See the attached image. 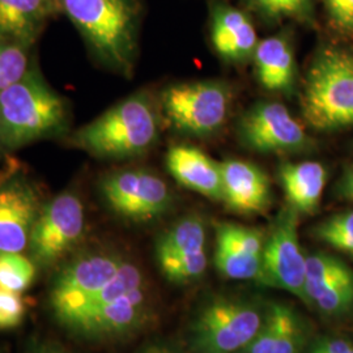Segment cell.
Instances as JSON below:
<instances>
[{"mask_svg": "<svg viewBox=\"0 0 353 353\" xmlns=\"http://www.w3.org/2000/svg\"><path fill=\"white\" fill-rule=\"evenodd\" d=\"M70 105L34 65L20 81L0 92V153L71 132Z\"/></svg>", "mask_w": 353, "mask_h": 353, "instance_id": "6da1fadb", "label": "cell"}, {"mask_svg": "<svg viewBox=\"0 0 353 353\" xmlns=\"http://www.w3.org/2000/svg\"><path fill=\"white\" fill-rule=\"evenodd\" d=\"M160 138V117L151 96L134 93L64 139L97 159H130L152 150Z\"/></svg>", "mask_w": 353, "mask_h": 353, "instance_id": "7a4b0ae2", "label": "cell"}, {"mask_svg": "<svg viewBox=\"0 0 353 353\" xmlns=\"http://www.w3.org/2000/svg\"><path fill=\"white\" fill-rule=\"evenodd\" d=\"M93 55L121 75H132L139 30L138 0H58Z\"/></svg>", "mask_w": 353, "mask_h": 353, "instance_id": "3957f363", "label": "cell"}, {"mask_svg": "<svg viewBox=\"0 0 353 353\" xmlns=\"http://www.w3.org/2000/svg\"><path fill=\"white\" fill-rule=\"evenodd\" d=\"M306 123L319 131L353 126V55L326 46L307 70L301 94Z\"/></svg>", "mask_w": 353, "mask_h": 353, "instance_id": "277c9868", "label": "cell"}, {"mask_svg": "<svg viewBox=\"0 0 353 353\" xmlns=\"http://www.w3.org/2000/svg\"><path fill=\"white\" fill-rule=\"evenodd\" d=\"M126 261L118 252L90 250L67 262L49 293L52 316L63 327L68 325L117 276Z\"/></svg>", "mask_w": 353, "mask_h": 353, "instance_id": "5b68a950", "label": "cell"}, {"mask_svg": "<svg viewBox=\"0 0 353 353\" xmlns=\"http://www.w3.org/2000/svg\"><path fill=\"white\" fill-rule=\"evenodd\" d=\"M265 313L245 300L220 299L208 303L191 328V343L198 353L243 351L256 336Z\"/></svg>", "mask_w": 353, "mask_h": 353, "instance_id": "8992f818", "label": "cell"}, {"mask_svg": "<svg viewBox=\"0 0 353 353\" xmlns=\"http://www.w3.org/2000/svg\"><path fill=\"white\" fill-rule=\"evenodd\" d=\"M99 191L105 205L130 223H148L169 211L173 195L161 176L143 168L113 170L102 176Z\"/></svg>", "mask_w": 353, "mask_h": 353, "instance_id": "52a82bcc", "label": "cell"}, {"mask_svg": "<svg viewBox=\"0 0 353 353\" xmlns=\"http://www.w3.org/2000/svg\"><path fill=\"white\" fill-rule=\"evenodd\" d=\"M230 103V88L211 80L176 84L161 96V109L169 123L176 131L195 137L211 135L223 126Z\"/></svg>", "mask_w": 353, "mask_h": 353, "instance_id": "ba28073f", "label": "cell"}, {"mask_svg": "<svg viewBox=\"0 0 353 353\" xmlns=\"http://www.w3.org/2000/svg\"><path fill=\"white\" fill-rule=\"evenodd\" d=\"M87 227L85 207L74 190L45 203L32 230L28 252L36 265L58 263L83 240Z\"/></svg>", "mask_w": 353, "mask_h": 353, "instance_id": "9c48e42d", "label": "cell"}, {"mask_svg": "<svg viewBox=\"0 0 353 353\" xmlns=\"http://www.w3.org/2000/svg\"><path fill=\"white\" fill-rule=\"evenodd\" d=\"M299 214L287 204L276 216L265 237L261 283L287 290L310 305L305 290L306 256L299 239Z\"/></svg>", "mask_w": 353, "mask_h": 353, "instance_id": "30bf717a", "label": "cell"}, {"mask_svg": "<svg viewBox=\"0 0 353 353\" xmlns=\"http://www.w3.org/2000/svg\"><path fill=\"white\" fill-rule=\"evenodd\" d=\"M45 202L17 163L0 172V252H26Z\"/></svg>", "mask_w": 353, "mask_h": 353, "instance_id": "8fae6325", "label": "cell"}, {"mask_svg": "<svg viewBox=\"0 0 353 353\" xmlns=\"http://www.w3.org/2000/svg\"><path fill=\"white\" fill-rule=\"evenodd\" d=\"M241 143L259 153L306 151L313 140L290 110L279 102H259L239 123Z\"/></svg>", "mask_w": 353, "mask_h": 353, "instance_id": "7c38bea8", "label": "cell"}, {"mask_svg": "<svg viewBox=\"0 0 353 353\" xmlns=\"http://www.w3.org/2000/svg\"><path fill=\"white\" fill-rule=\"evenodd\" d=\"M151 316V299L144 285L89 312L68 331L89 341L114 339L137 332Z\"/></svg>", "mask_w": 353, "mask_h": 353, "instance_id": "4fadbf2b", "label": "cell"}, {"mask_svg": "<svg viewBox=\"0 0 353 353\" xmlns=\"http://www.w3.org/2000/svg\"><path fill=\"white\" fill-rule=\"evenodd\" d=\"M265 233L233 223L216 227L214 265L224 278L262 281Z\"/></svg>", "mask_w": 353, "mask_h": 353, "instance_id": "5bb4252c", "label": "cell"}, {"mask_svg": "<svg viewBox=\"0 0 353 353\" xmlns=\"http://www.w3.org/2000/svg\"><path fill=\"white\" fill-rule=\"evenodd\" d=\"M223 202L243 214H262L271 203L270 179L256 165L243 160L221 163Z\"/></svg>", "mask_w": 353, "mask_h": 353, "instance_id": "9a60e30c", "label": "cell"}, {"mask_svg": "<svg viewBox=\"0 0 353 353\" xmlns=\"http://www.w3.org/2000/svg\"><path fill=\"white\" fill-rule=\"evenodd\" d=\"M166 169L179 185L198 194L223 201L221 164L191 145L172 147L165 159Z\"/></svg>", "mask_w": 353, "mask_h": 353, "instance_id": "2e32d148", "label": "cell"}, {"mask_svg": "<svg viewBox=\"0 0 353 353\" xmlns=\"http://www.w3.org/2000/svg\"><path fill=\"white\" fill-rule=\"evenodd\" d=\"M307 341L303 318L290 305L272 303L254 341L243 353H301Z\"/></svg>", "mask_w": 353, "mask_h": 353, "instance_id": "e0dca14e", "label": "cell"}, {"mask_svg": "<svg viewBox=\"0 0 353 353\" xmlns=\"http://www.w3.org/2000/svg\"><path fill=\"white\" fill-rule=\"evenodd\" d=\"M211 39L214 50L229 61L252 57L259 42L246 13L223 1L211 7Z\"/></svg>", "mask_w": 353, "mask_h": 353, "instance_id": "ac0fdd59", "label": "cell"}, {"mask_svg": "<svg viewBox=\"0 0 353 353\" xmlns=\"http://www.w3.org/2000/svg\"><path fill=\"white\" fill-rule=\"evenodd\" d=\"M59 12L58 0H0V36L36 43L48 21Z\"/></svg>", "mask_w": 353, "mask_h": 353, "instance_id": "d6986e66", "label": "cell"}, {"mask_svg": "<svg viewBox=\"0 0 353 353\" xmlns=\"http://www.w3.org/2000/svg\"><path fill=\"white\" fill-rule=\"evenodd\" d=\"M252 57L258 80L263 88L279 93L292 89L296 76V62L287 36L280 34L259 41Z\"/></svg>", "mask_w": 353, "mask_h": 353, "instance_id": "ffe728a7", "label": "cell"}, {"mask_svg": "<svg viewBox=\"0 0 353 353\" xmlns=\"http://www.w3.org/2000/svg\"><path fill=\"white\" fill-rule=\"evenodd\" d=\"M279 178L288 204L299 214H314L322 199L327 179L326 168L316 161L283 164Z\"/></svg>", "mask_w": 353, "mask_h": 353, "instance_id": "44dd1931", "label": "cell"}, {"mask_svg": "<svg viewBox=\"0 0 353 353\" xmlns=\"http://www.w3.org/2000/svg\"><path fill=\"white\" fill-rule=\"evenodd\" d=\"M205 225L199 216H188L164 232L156 242L157 263L205 250Z\"/></svg>", "mask_w": 353, "mask_h": 353, "instance_id": "7402d4cb", "label": "cell"}, {"mask_svg": "<svg viewBox=\"0 0 353 353\" xmlns=\"http://www.w3.org/2000/svg\"><path fill=\"white\" fill-rule=\"evenodd\" d=\"M34 43L0 36V92L20 81L36 65Z\"/></svg>", "mask_w": 353, "mask_h": 353, "instance_id": "603a6c76", "label": "cell"}, {"mask_svg": "<svg viewBox=\"0 0 353 353\" xmlns=\"http://www.w3.org/2000/svg\"><path fill=\"white\" fill-rule=\"evenodd\" d=\"M351 271V267H348L336 256L326 252H314L306 256L305 290L309 301L316 292L323 290L331 281L344 276Z\"/></svg>", "mask_w": 353, "mask_h": 353, "instance_id": "cb8c5ba5", "label": "cell"}, {"mask_svg": "<svg viewBox=\"0 0 353 353\" xmlns=\"http://www.w3.org/2000/svg\"><path fill=\"white\" fill-rule=\"evenodd\" d=\"M37 265L24 252H0V288L24 293L34 281Z\"/></svg>", "mask_w": 353, "mask_h": 353, "instance_id": "d4e9b609", "label": "cell"}, {"mask_svg": "<svg viewBox=\"0 0 353 353\" xmlns=\"http://www.w3.org/2000/svg\"><path fill=\"white\" fill-rule=\"evenodd\" d=\"M310 303L327 316H341L353 307V270L312 296Z\"/></svg>", "mask_w": 353, "mask_h": 353, "instance_id": "484cf974", "label": "cell"}, {"mask_svg": "<svg viewBox=\"0 0 353 353\" xmlns=\"http://www.w3.org/2000/svg\"><path fill=\"white\" fill-rule=\"evenodd\" d=\"M252 10L268 21L294 20L312 23L313 0H245Z\"/></svg>", "mask_w": 353, "mask_h": 353, "instance_id": "4316f807", "label": "cell"}, {"mask_svg": "<svg viewBox=\"0 0 353 353\" xmlns=\"http://www.w3.org/2000/svg\"><path fill=\"white\" fill-rule=\"evenodd\" d=\"M314 237L353 256V211L334 214L314 228Z\"/></svg>", "mask_w": 353, "mask_h": 353, "instance_id": "83f0119b", "label": "cell"}, {"mask_svg": "<svg viewBox=\"0 0 353 353\" xmlns=\"http://www.w3.org/2000/svg\"><path fill=\"white\" fill-rule=\"evenodd\" d=\"M207 252L201 250L159 263V267L166 280L176 284H188L190 281L202 278L207 270Z\"/></svg>", "mask_w": 353, "mask_h": 353, "instance_id": "f1b7e54d", "label": "cell"}, {"mask_svg": "<svg viewBox=\"0 0 353 353\" xmlns=\"http://www.w3.org/2000/svg\"><path fill=\"white\" fill-rule=\"evenodd\" d=\"M26 303L20 293L0 288V330H11L23 323Z\"/></svg>", "mask_w": 353, "mask_h": 353, "instance_id": "f546056e", "label": "cell"}, {"mask_svg": "<svg viewBox=\"0 0 353 353\" xmlns=\"http://www.w3.org/2000/svg\"><path fill=\"white\" fill-rule=\"evenodd\" d=\"M332 24L344 33H353V0H325Z\"/></svg>", "mask_w": 353, "mask_h": 353, "instance_id": "4dcf8cb0", "label": "cell"}, {"mask_svg": "<svg viewBox=\"0 0 353 353\" xmlns=\"http://www.w3.org/2000/svg\"><path fill=\"white\" fill-rule=\"evenodd\" d=\"M307 353H353V343L341 338H321Z\"/></svg>", "mask_w": 353, "mask_h": 353, "instance_id": "1f68e13d", "label": "cell"}, {"mask_svg": "<svg viewBox=\"0 0 353 353\" xmlns=\"http://www.w3.org/2000/svg\"><path fill=\"white\" fill-rule=\"evenodd\" d=\"M341 191L347 198L353 201V168L344 176L341 182Z\"/></svg>", "mask_w": 353, "mask_h": 353, "instance_id": "d6a6232c", "label": "cell"}, {"mask_svg": "<svg viewBox=\"0 0 353 353\" xmlns=\"http://www.w3.org/2000/svg\"><path fill=\"white\" fill-rule=\"evenodd\" d=\"M137 353H178L166 344H151Z\"/></svg>", "mask_w": 353, "mask_h": 353, "instance_id": "836d02e7", "label": "cell"}, {"mask_svg": "<svg viewBox=\"0 0 353 353\" xmlns=\"http://www.w3.org/2000/svg\"><path fill=\"white\" fill-rule=\"evenodd\" d=\"M30 353H70L63 348L54 345V344H41L37 348H34Z\"/></svg>", "mask_w": 353, "mask_h": 353, "instance_id": "e575fe53", "label": "cell"}]
</instances>
